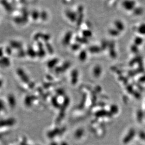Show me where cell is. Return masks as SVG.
I'll use <instances>...</instances> for the list:
<instances>
[{"label":"cell","mask_w":145,"mask_h":145,"mask_svg":"<svg viewBox=\"0 0 145 145\" xmlns=\"http://www.w3.org/2000/svg\"><path fill=\"white\" fill-rule=\"evenodd\" d=\"M123 7L127 11L133 10L135 6V3L133 0H126L123 2Z\"/></svg>","instance_id":"cell-1"},{"label":"cell","mask_w":145,"mask_h":145,"mask_svg":"<svg viewBox=\"0 0 145 145\" xmlns=\"http://www.w3.org/2000/svg\"><path fill=\"white\" fill-rule=\"evenodd\" d=\"M138 32L141 34H145V24H142L138 27Z\"/></svg>","instance_id":"cell-2"},{"label":"cell","mask_w":145,"mask_h":145,"mask_svg":"<svg viewBox=\"0 0 145 145\" xmlns=\"http://www.w3.org/2000/svg\"><path fill=\"white\" fill-rule=\"evenodd\" d=\"M68 145L66 142H63V143H62L61 144V145Z\"/></svg>","instance_id":"cell-3"},{"label":"cell","mask_w":145,"mask_h":145,"mask_svg":"<svg viewBox=\"0 0 145 145\" xmlns=\"http://www.w3.org/2000/svg\"><path fill=\"white\" fill-rule=\"evenodd\" d=\"M51 145H57L56 143H52V144H51Z\"/></svg>","instance_id":"cell-4"}]
</instances>
